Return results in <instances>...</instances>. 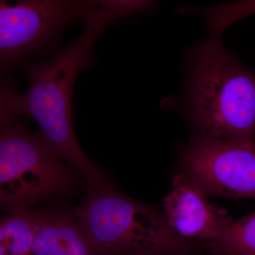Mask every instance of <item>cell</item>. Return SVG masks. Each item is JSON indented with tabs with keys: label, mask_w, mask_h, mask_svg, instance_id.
Returning a JSON list of instances; mask_svg holds the SVG:
<instances>
[{
	"label": "cell",
	"mask_w": 255,
	"mask_h": 255,
	"mask_svg": "<svg viewBox=\"0 0 255 255\" xmlns=\"http://www.w3.org/2000/svg\"><path fill=\"white\" fill-rule=\"evenodd\" d=\"M206 246L216 255H255V211L233 221L219 238Z\"/></svg>",
	"instance_id": "cell-10"
},
{
	"label": "cell",
	"mask_w": 255,
	"mask_h": 255,
	"mask_svg": "<svg viewBox=\"0 0 255 255\" xmlns=\"http://www.w3.org/2000/svg\"><path fill=\"white\" fill-rule=\"evenodd\" d=\"M94 0H29L0 3L1 70L26 68L33 57L57 48L69 25L98 8Z\"/></svg>",
	"instance_id": "cell-5"
},
{
	"label": "cell",
	"mask_w": 255,
	"mask_h": 255,
	"mask_svg": "<svg viewBox=\"0 0 255 255\" xmlns=\"http://www.w3.org/2000/svg\"><path fill=\"white\" fill-rule=\"evenodd\" d=\"M182 163L207 194L255 199V140L195 135L183 148Z\"/></svg>",
	"instance_id": "cell-6"
},
{
	"label": "cell",
	"mask_w": 255,
	"mask_h": 255,
	"mask_svg": "<svg viewBox=\"0 0 255 255\" xmlns=\"http://www.w3.org/2000/svg\"><path fill=\"white\" fill-rule=\"evenodd\" d=\"M114 19L99 7L85 18L78 38L58 50L53 58L25 68L28 90L18 95L11 82L1 83V124L18 115L34 119L43 141L55 156L75 169L88 187L111 184L105 172L92 162L79 145L73 124L72 92L82 70L93 61V48L102 32Z\"/></svg>",
	"instance_id": "cell-1"
},
{
	"label": "cell",
	"mask_w": 255,
	"mask_h": 255,
	"mask_svg": "<svg viewBox=\"0 0 255 255\" xmlns=\"http://www.w3.org/2000/svg\"><path fill=\"white\" fill-rule=\"evenodd\" d=\"M0 206L6 213L78 190V172L17 118L1 124Z\"/></svg>",
	"instance_id": "cell-4"
},
{
	"label": "cell",
	"mask_w": 255,
	"mask_h": 255,
	"mask_svg": "<svg viewBox=\"0 0 255 255\" xmlns=\"http://www.w3.org/2000/svg\"><path fill=\"white\" fill-rule=\"evenodd\" d=\"M194 11L205 16L211 38L219 39L225 30L235 21L255 14V0L236 1Z\"/></svg>",
	"instance_id": "cell-11"
},
{
	"label": "cell",
	"mask_w": 255,
	"mask_h": 255,
	"mask_svg": "<svg viewBox=\"0 0 255 255\" xmlns=\"http://www.w3.org/2000/svg\"><path fill=\"white\" fill-rule=\"evenodd\" d=\"M74 212L100 255H178L180 251L164 214L112 184L88 188Z\"/></svg>",
	"instance_id": "cell-3"
},
{
	"label": "cell",
	"mask_w": 255,
	"mask_h": 255,
	"mask_svg": "<svg viewBox=\"0 0 255 255\" xmlns=\"http://www.w3.org/2000/svg\"><path fill=\"white\" fill-rule=\"evenodd\" d=\"M102 12L115 20L131 15L147 13L155 9V1L146 0H98Z\"/></svg>",
	"instance_id": "cell-12"
},
{
	"label": "cell",
	"mask_w": 255,
	"mask_h": 255,
	"mask_svg": "<svg viewBox=\"0 0 255 255\" xmlns=\"http://www.w3.org/2000/svg\"><path fill=\"white\" fill-rule=\"evenodd\" d=\"M207 194L187 174H177L164 199V216L178 238L206 244L219 238L233 220L209 202Z\"/></svg>",
	"instance_id": "cell-7"
},
{
	"label": "cell",
	"mask_w": 255,
	"mask_h": 255,
	"mask_svg": "<svg viewBox=\"0 0 255 255\" xmlns=\"http://www.w3.org/2000/svg\"><path fill=\"white\" fill-rule=\"evenodd\" d=\"M178 255H192L179 254Z\"/></svg>",
	"instance_id": "cell-13"
},
{
	"label": "cell",
	"mask_w": 255,
	"mask_h": 255,
	"mask_svg": "<svg viewBox=\"0 0 255 255\" xmlns=\"http://www.w3.org/2000/svg\"><path fill=\"white\" fill-rule=\"evenodd\" d=\"M48 208L6 213L0 223V255H32L35 240L44 226Z\"/></svg>",
	"instance_id": "cell-9"
},
{
	"label": "cell",
	"mask_w": 255,
	"mask_h": 255,
	"mask_svg": "<svg viewBox=\"0 0 255 255\" xmlns=\"http://www.w3.org/2000/svg\"><path fill=\"white\" fill-rule=\"evenodd\" d=\"M186 108L197 136L255 140V71L210 38L191 53Z\"/></svg>",
	"instance_id": "cell-2"
},
{
	"label": "cell",
	"mask_w": 255,
	"mask_h": 255,
	"mask_svg": "<svg viewBox=\"0 0 255 255\" xmlns=\"http://www.w3.org/2000/svg\"><path fill=\"white\" fill-rule=\"evenodd\" d=\"M32 255H100L74 209L48 208L44 226L35 240Z\"/></svg>",
	"instance_id": "cell-8"
}]
</instances>
